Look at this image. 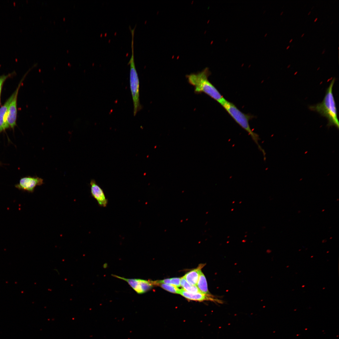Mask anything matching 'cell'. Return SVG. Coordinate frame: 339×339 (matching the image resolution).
Masks as SVG:
<instances>
[{
    "label": "cell",
    "mask_w": 339,
    "mask_h": 339,
    "mask_svg": "<svg viewBox=\"0 0 339 339\" xmlns=\"http://www.w3.org/2000/svg\"><path fill=\"white\" fill-rule=\"evenodd\" d=\"M44 184L43 179L37 176H27L22 178L19 183L15 185L18 189L29 193H33L35 188Z\"/></svg>",
    "instance_id": "obj_5"
},
{
    "label": "cell",
    "mask_w": 339,
    "mask_h": 339,
    "mask_svg": "<svg viewBox=\"0 0 339 339\" xmlns=\"http://www.w3.org/2000/svg\"><path fill=\"white\" fill-rule=\"evenodd\" d=\"M204 265L201 264L196 268L186 273L183 277L187 282L192 285H196L201 269Z\"/></svg>",
    "instance_id": "obj_11"
},
{
    "label": "cell",
    "mask_w": 339,
    "mask_h": 339,
    "mask_svg": "<svg viewBox=\"0 0 339 339\" xmlns=\"http://www.w3.org/2000/svg\"><path fill=\"white\" fill-rule=\"evenodd\" d=\"M180 286L183 289L187 292L192 293H201L196 286L189 284L183 277L180 278Z\"/></svg>",
    "instance_id": "obj_13"
},
{
    "label": "cell",
    "mask_w": 339,
    "mask_h": 339,
    "mask_svg": "<svg viewBox=\"0 0 339 339\" xmlns=\"http://www.w3.org/2000/svg\"><path fill=\"white\" fill-rule=\"evenodd\" d=\"M10 75V74L0 76V97L3 84L6 80Z\"/></svg>",
    "instance_id": "obj_16"
},
{
    "label": "cell",
    "mask_w": 339,
    "mask_h": 339,
    "mask_svg": "<svg viewBox=\"0 0 339 339\" xmlns=\"http://www.w3.org/2000/svg\"><path fill=\"white\" fill-rule=\"evenodd\" d=\"M335 81V78L332 79L322 102L309 106V108L310 110L316 111L327 118L328 120L327 126H334L338 129L339 123L337 110L333 94V88Z\"/></svg>",
    "instance_id": "obj_1"
},
{
    "label": "cell",
    "mask_w": 339,
    "mask_h": 339,
    "mask_svg": "<svg viewBox=\"0 0 339 339\" xmlns=\"http://www.w3.org/2000/svg\"><path fill=\"white\" fill-rule=\"evenodd\" d=\"M132 36V54L128 63L130 65V84L133 104V114L135 116L140 111L142 107L139 100V81L135 67L134 56V33H131Z\"/></svg>",
    "instance_id": "obj_4"
},
{
    "label": "cell",
    "mask_w": 339,
    "mask_h": 339,
    "mask_svg": "<svg viewBox=\"0 0 339 339\" xmlns=\"http://www.w3.org/2000/svg\"><path fill=\"white\" fill-rule=\"evenodd\" d=\"M21 85L20 83L15 91L14 97L11 101L8 108L7 118V123L8 127L13 128L16 125L17 115V99L19 89Z\"/></svg>",
    "instance_id": "obj_8"
},
{
    "label": "cell",
    "mask_w": 339,
    "mask_h": 339,
    "mask_svg": "<svg viewBox=\"0 0 339 339\" xmlns=\"http://www.w3.org/2000/svg\"><path fill=\"white\" fill-rule=\"evenodd\" d=\"M310 13H311V12L310 11V12H309V13L308 14V15H309V14Z\"/></svg>",
    "instance_id": "obj_21"
},
{
    "label": "cell",
    "mask_w": 339,
    "mask_h": 339,
    "mask_svg": "<svg viewBox=\"0 0 339 339\" xmlns=\"http://www.w3.org/2000/svg\"><path fill=\"white\" fill-rule=\"evenodd\" d=\"M221 105L228 112L234 120L244 130L247 132L252 139L257 145L266 159V153L259 144L260 140L259 135L254 132L251 129L249 121L253 116L249 114H245L240 111L233 103L226 100Z\"/></svg>",
    "instance_id": "obj_3"
},
{
    "label": "cell",
    "mask_w": 339,
    "mask_h": 339,
    "mask_svg": "<svg viewBox=\"0 0 339 339\" xmlns=\"http://www.w3.org/2000/svg\"></svg>",
    "instance_id": "obj_24"
},
{
    "label": "cell",
    "mask_w": 339,
    "mask_h": 339,
    "mask_svg": "<svg viewBox=\"0 0 339 339\" xmlns=\"http://www.w3.org/2000/svg\"><path fill=\"white\" fill-rule=\"evenodd\" d=\"M196 286L201 293L207 295H210L207 288L205 277L201 271Z\"/></svg>",
    "instance_id": "obj_12"
},
{
    "label": "cell",
    "mask_w": 339,
    "mask_h": 339,
    "mask_svg": "<svg viewBox=\"0 0 339 339\" xmlns=\"http://www.w3.org/2000/svg\"><path fill=\"white\" fill-rule=\"evenodd\" d=\"M289 46H288V47H287V48H286V49H288V48H289Z\"/></svg>",
    "instance_id": "obj_18"
},
{
    "label": "cell",
    "mask_w": 339,
    "mask_h": 339,
    "mask_svg": "<svg viewBox=\"0 0 339 339\" xmlns=\"http://www.w3.org/2000/svg\"><path fill=\"white\" fill-rule=\"evenodd\" d=\"M210 73L206 67L201 72L187 75L186 78L189 83L194 86L196 93H204L221 105L226 100L208 80Z\"/></svg>",
    "instance_id": "obj_2"
},
{
    "label": "cell",
    "mask_w": 339,
    "mask_h": 339,
    "mask_svg": "<svg viewBox=\"0 0 339 339\" xmlns=\"http://www.w3.org/2000/svg\"><path fill=\"white\" fill-rule=\"evenodd\" d=\"M170 284L174 285L177 287L180 286V278L175 277L170 278Z\"/></svg>",
    "instance_id": "obj_15"
},
{
    "label": "cell",
    "mask_w": 339,
    "mask_h": 339,
    "mask_svg": "<svg viewBox=\"0 0 339 339\" xmlns=\"http://www.w3.org/2000/svg\"><path fill=\"white\" fill-rule=\"evenodd\" d=\"M304 35V34H303V35H302L301 36V37H302V36H303V35Z\"/></svg>",
    "instance_id": "obj_20"
},
{
    "label": "cell",
    "mask_w": 339,
    "mask_h": 339,
    "mask_svg": "<svg viewBox=\"0 0 339 339\" xmlns=\"http://www.w3.org/2000/svg\"><path fill=\"white\" fill-rule=\"evenodd\" d=\"M292 40H293L292 39H291L289 41V43H290L292 41Z\"/></svg>",
    "instance_id": "obj_19"
},
{
    "label": "cell",
    "mask_w": 339,
    "mask_h": 339,
    "mask_svg": "<svg viewBox=\"0 0 339 339\" xmlns=\"http://www.w3.org/2000/svg\"><path fill=\"white\" fill-rule=\"evenodd\" d=\"M15 93L14 92L0 108V133L9 128L7 123L8 108Z\"/></svg>",
    "instance_id": "obj_9"
},
{
    "label": "cell",
    "mask_w": 339,
    "mask_h": 339,
    "mask_svg": "<svg viewBox=\"0 0 339 339\" xmlns=\"http://www.w3.org/2000/svg\"><path fill=\"white\" fill-rule=\"evenodd\" d=\"M324 52H325V51H324V50L323 51V52L322 54H323L324 53Z\"/></svg>",
    "instance_id": "obj_23"
},
{
    "label": "cell",
    "mask_w": 339,
    "mask_h": 339,
    "mask_svg": "<svg viewBox=\"0 0 339 339\" xmlns=\"http://www.w3.org/2000/svg\"><path fill=\"white\" fill-rule=\"evenodd\" d=\"M179 294L186 298L193 300L203 301L205 300H210L219 302L220 301L212 298L211 295H207L201 293H192L185 290L183 289H180Z\"/></svg>",
    "instance_id": "obj_10"
},
{
    "label": "cell",
    "mask_w": 339,
    "mask_h": 339,
    "mask_svg": "<svg viewBox=\"0 0 339 339\" xmlns=\"http://www.w3.org/2000/svg\"><path fill=\"white\" fill-rule=\"evenodd\" d=\"M90 185L92 196L96 200L100 206L106 207L108 204V200L103 189L97 184L94 179H92L90 180Z\"/></svg>",
    "instance_id": "obj_7"
},
{
    "label": "cell",
    "mask_w": 339,
    "mask_h": 339,
    "mask_svg": "<svg viewBox=\"0 0 339 339\" xmlns=\"http://www.w3.org/2000/svg\"><path fill=\"white\" fill-rule=\"evenodd\" d=\"M283 13V12H282V13H281V15H282V13Z\"/></svg>",
    "instance_id": "obj_22"
},
{
    "label": "cell",
    "mask_w": 339,
    "mask_h": 339,
    "mask_svg": "<svg viewBox=\"0 0 339 339\" xmlns=\"http://www.w3.org/2000/svg\"><path fill=\"white\" fill-rule=\"evenodd\" d=\"M118 278L126 281L130 286L138 294H142L151 289L153 285L152 281L139 279H129L112 275Z\"/></svg>",
    "instance_id": "obj_6"
},
{
    "label": "cell",
    "mask_w": 339,
    "mask_h": 339,
    "mask_svg": "<svg viewBox=\"0 0 339 339\" xmlns=\"http://www.w3.org/2000/svg\"><path fill=\"white\" fill-rule=\"evenodd\" d=\"M158 284L163 288L169 292L175 293H179L180 289L174 285L164 283H160L158 285Z\"/></svg>",
    "instance_id": "obj_14"
},
{
    "label": "cell",
    "mask_w": 339,
    "mask_h": 339,
    "mask_svg": "<svg viewBox=\"0 0 339 339\" xmlns=\"http://www.w3.org/2000/svg\"><path fill=\"white\" fill-rule=\"evenodd\" d=\"M317 19H318V18H316V19H315V20H314V22H316V21H317Z\"/></svg>",
    "instance_id": "obj_17"
}]
</instances>
